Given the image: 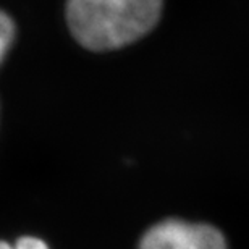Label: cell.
Instances as JSON below:
<instances>
[{"label":"cell","mask_w":249,"mask_h":249,"mask_svg":"<svg viewBox=\"0 0 249 249\" xmlns=\"http://www.w3.org/2000/svg\"><path fill=\"white\" fill-rule=\"evenodd\" d=\"M162 0H68L70 31L89 51L128 46L156 26Z\"/></svg>","instance_id":"6da1fadb"},{"label":"cell","mask_w":249,"mask_h":249,"mask_svg":"<svg viewBox=\"0 0 249 249\" xmlns=\"http://www.w3.org/2000/svg\"><path fill=\"white\" fill-rule=\"evenodd\" d=\"M138 249H230L225 235L209 223L165 218L147 228Z\"/></svg>","instance_id":"7a4b0ae2"},{"label":"cell","mask_w":249,"mask_h":249,"mask_svg":"<svg viewBox=\"0 0 249 249\" xmlns=\"http://www.w3.org/2000/svg\"><path fill=\"white\" fill-rule=\"evenodd\" d=\"M15 39V24L7 13L0 12V65L5 60Z\"/></svg>","instance_id":"3957f363"},{"label":"cell","mask_w":249,"mask_h":249,"mask_svg":"<svg viewBox=\"0 0 249 249\" xmlns=\"http://www.w3.org/2000/svg\"><path fill=\"white\" fill-rule=\"evenodd\" d=\"M0 249H51V248H49V245L42 238L26 235V236H19L13 243L0 240Z\"/></svg>","instance_id":"277c9868"}]
</instances>
